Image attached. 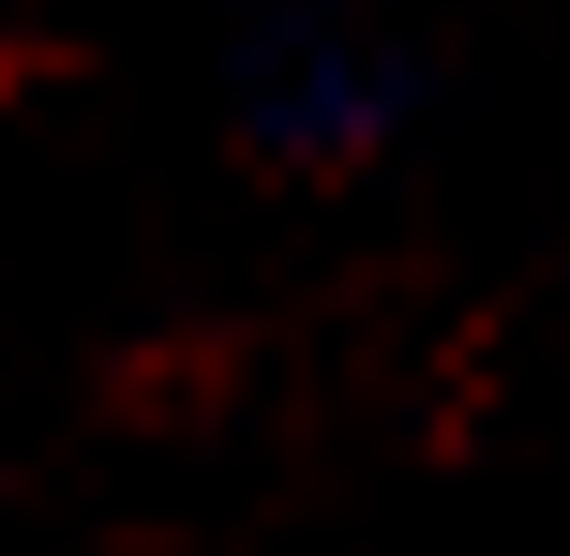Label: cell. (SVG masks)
<instances>
[{
	"label": "cell",
	"mask_w": 570,
	"mask_h": 556,
	"mask_svg": "<svg viewBox=\"0 0 570 556\" xmlns=\"http://www.w3.org/2000/svg\"><path fill=\"white\" fill-rule=\"evenodd\" d=\"M405 106H421V76H405L375 30L345 16H285L256 60H240V136L271 150V166H375V150L405 136Z\"/></svg>",
	"instance_id": "obj_1"
}]
</instances>
